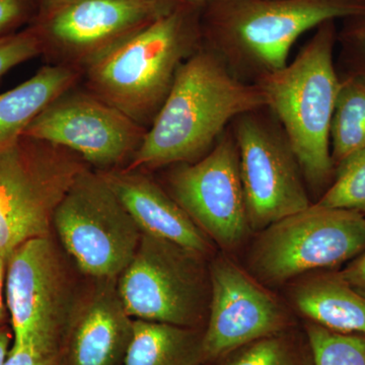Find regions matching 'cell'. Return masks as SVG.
Here are the masks:
<instances>
[{"label": "cell", "instance_id": "6da1fadb", "mask_svg": "<svg viewBox=\"0 0 365 365\" xmlns=\"http://www.w3.org/2000/svg\"><path fill=\"white\" fill-rule=\"evenodd\" d=\"M265 107L256 83L235 76L215 51L200 46L180 66L127 170L195 163L212 150L230 121Z\"/></svg>", "mask_w": 365, "mask_h": 365}, {"label": "cell", "instance_id": "7a4b0ae2", "mask_svg": "<svg viewBox=\"0 0 365 365\" xmlns=\"http://www.w3.org/2000/svg\"><path fill=\"white\" fill-rule=\"evenodd\" d=\"M364 11L360 0H210L201 28L206 46L232 73L255 81L287 66L290 49L307 31Z\"/></svg>", "mask_w": 365, "mask_h": 365}, {"label": "cell", "instance_id": "3957f363", "mask_svg": "<svg viewBox=\"0 0 365 365\" xmlns=\"http://www.w3.org/2000/svg\"><path fill=\"white\" fill-rule=\"evenodd\" d=\"M202 9L177 7L86 67L88 91L148 129L180 66L202 46Z\"/></svg>", "mask_w": 365, "mask_h": 365}, {"label": "cell", "instance_id": "277c9868", "mask_svg": "<svg viewBox=\"0 0 365 365\" xmlns=\"http://www.w3.org/2000/svg\"><path fill=\"white\" fill-rule=\"evenodd\" d=\"M334 21L319 25L292 63L254 81L280 122L304 181L314 191L325 188L335 169L330 132L341 81L333 61Z\"/></svg>", "mask_w": 365, "mask_h": 365}, {"label": "cell", "instance_id": "5b68a950", "mask_svg": "<svg viewBox=\"0 0 365 365\" xmlns=\"http://www.w3.org/2000/svg\"><path fill=\"white\" fill-rule=\"evenodd\" d=\"M72 151L31 137L0 150V255L50 237L56 209L85 165Z\"/></svg>", "mask_w": 365, "mask_h": 365}, {"label": "cell", "instance_id": "8992f818", "mask_svg": "<svg viewBox=\"0 0 365 365\" xmlns=\"http://www.w3.org/2000/svg\"><path fill=\"white\" fill-rule=\"evenodd\" d=\"M117 292L133 319L204 329L210 302V277L204 257L179 245L143 234Z\"/></svg>", "mask_w": 365, "mask_h": 365}, {"label": "cell", "instance_id": "52a82bcc", "mask_svg": "<svg viewBox=\"0 0 365 365\" xmlns=\"http://www.w3.org/2000/svg\"><path fill=\"white\" fill-rule=\"evenodd\" d=\"M365 252V217L319 203L261 230L249 257L257 280L282 284L314 271L332 270Z\"/></svg>", "mask_w": 365, "mask_h": 365}, {"label": "cell", "instance_id": "ba28073f", "mask_svg": "<svg viewBox=\"0 0 365 365\" xmlns=\"http://www.w3.org/2000/svg\"><path fill=\"white\" fill-rule=\"evenodd\" d=\"M53 227L79 270L105 281L123 272L143 237L101 173L86 168L56 209Z\"/></svg>", "mask_w": 365, "mask_h": 365}, {"label": "cell", "instance_id": "9c48e42d", "mask_svg": "<svg viewBox=\"0 0 365 365\" xmlns=\"http://www.w3.org/2000/svg\"><path fill=\"white\" fill-rule=\"evenodd\" d=\"M4 295L11 346L60 350L72 307L66 270L51 237L24 242L7 258Z\"/></svg>", "mask_w": 365, "mask_h": 365}, {"label": "cell", "instance_id": "30bf717a", "mask_svg": "<svg viewBox=\"0 0 365 365\" xmlns=\"http://www.w3.org/2000/svg\"><path fill=\"white\" fill-rule=\"evenodd\" d=\"M234 121L250 228L261 232L312 205L304 178L284 132L258 115Z\"/></svg>", "mask_w": 365, "mask_h": 365}, {"label": "cell", "instance_id": "8fae6325", "mask_svg": "<svg viewBox=\"0 0 365 365\" xmlns=\"http://www.w3.org/2000/svg\"><path fill=\"white\" fill-rule=\"evenodd\" d=\"M169 181L173 198L209 239L227 251L241 246L251 228L232 131L201 160L180 163Z\"/></svg>", "mask_w": 365, "mask_h": 365}, {"label": "cell", "instance_id": "7c38bea8", "mask_svg": "<svg viewBox=\"0 0 365 365\" xmlns=\"http://www.w3.org/2000/svg\"><path fill=\"white\" fill-rule=\"evenodd\" d=\"M148 129L88 91L62 93L23 136L61 146L105 170L133 158Z\"/></svg>", "mask_w": 365, "mask_h": 365}, {"label": "cell", "instance_id": "4fadbf2b", "mask_svg": "<svg viewBox=\"0 0 365 365\" xmlns=\"http://www.w3.org/2000/svg\"><path fill=\"white\" fill-rule=\"evenodd\" d=\"M210 302L203 329L204 365L254 341L294 329V319L275 295L225 257L209 268Z\"/></svg>", "mask_w": 365, "mask_h": 365}, {"label": "cell", "instance_id": "5bb4252c", "mask_svg": "<svg viewBox=\"0 0 365 365\" xmlns=\"http://www.w3.org/2000/svg\"><path fill=\"white\" fill-rule=\"evenodd\" d=\"M179 6L172 0H76L37 16L34 26L44 51L86 67Z\"/></svg>", "mask_w": 365, "mask_h": 365}, {"label": "cell", "instance_id": "9a60e30c", "mask_svg": "<svg viewBox=\"0 0 365 365\" xmlns=\"http://www.w3.org/2000/svg\"><path fill=\"white\" fill-rule=\"evenodd\" d=\"M111 281L71 309L60 346L64 365H123L133 319Z\"/></svg>", "mask_w": 365, "mask_h": 365}, {"label": "cell", "instance_id": "2e32d148", "mask_svg": "<svg viewBox=\"0 0 365 365\" xmlns=\"http://www.w3.org/2000/svg\"><path fill=\"white\" fill-rule=\"evenodd\" d=\"M143 234L179 245L205 258L212 251L207 235L157 184L130 170H100Z\"/></svg>", "mask_w": 365, "mask_h": 365}, {"label": "cell", "instance_id": "e0dca14e", "mask_svg": "<svg viewBox=\"0 0 365 365\" xmlns=\"http://www.w3.org/2000/svg\"><path fill=\"white\" fill-rule=\"evenodd\" d=\"M292 299L307 321L335 332L365 335V297L338 271H314L304 276L292 287Z\"/></svg>", "mask_w": 365, "mask_h": 365}, {"label": "cell", "instance_id": "ac0fdd59", "mask_svg": "<svg viewBox=\"0 0 365 365\" xmlns=\"http://www.w3.org/2000/svg\"><path fill=\"white\" fill-rule=\"evenodd\" d=\"M79 71L69 64L42 67L35 76L0 93V150L16 143L29 125L76 85Z\"/></svg>", "mask_w": 365, "mask_h": 365}, {"label": "cell", "instance_id": "d6986e66", "mask_svg": "<svg viewBox=\"0 0 365 365\" xmlns=\"http://www.w3.org/2000/svg\"><path fill=\"white\" fill-rule=\"evenodd\" d=\"M203 329L133 319L123 365H204Z\"/></svg>", "mask_w": 365, "mask_h": 365}, {"label": "cell", "instance_id": "ffe728a7", "mask_svg": "<svg viewBox=\"0 0 365 365\" xmlns=\"http://www.w3.org/2000/svg\"><path fill=\"white\" fill-rule=\"evenodd\" d=\"M334 167L365 148V74L341 81L330 132Z\"/></svg>", "mask_w": 365, "mask_h": 365}, {"label": "cell", "instance_id": "44dd1931", "mask_svg": "<svg viewBox=\"0 0 365 365\" xmlns=\"http://www.w3.org/2000/svg\"><path fill=\"white\" fill-rule=\"evenodd\" d=\"M217 365H313L306 335L294 329L254 341L215 361Z\"/></svg>", "mask_w": 365, "mask_h": 365}, {"label": "cell", "instance_id": "7402d4cb", "mask_svg": "<svg viewBox=\"0 0 365 365\" xmlns=\"http://www.w3.org/2000/svg\"><path fill=\"white\" fill-rule=\"evenodd\" d=\"M313 365H365V335L335 332L307 321L304 324Z\"/></svg>", "mask_w": 365, "mask_h": 365}, {"label": "cell", "instance_id": "603a6c76", "mask_svg": "<svg viewBox=\"0 0 365 365\" xmlns=\"http://www.w3.org/2000/svg\"><path fill=\"white\" fill-rule=\"evenodd\" d=\"M318 203L365 215V148L353 153L336 167L335 181Z\"/></svg>", "mask_w": 365, "mask_h": 365}, {"label": "cell", "instance_id": "cb8c5ba5", "mask_svg": "<svg viewBox=\"0 0 365 365\" xmlns=\"http://www.w3.org/2000/svg\"><path fill=\"white\" fill-rule=\"evenodd\" d=\"M44 52V45L35 26L19 33L0 36V78L24 62Z\"/></svg>", "mask_w": 365, "mask_h": 365}, {"label": "cell", "instance_id": "d4e9b609", "mask_svg": "<svg viewBox=\"0 0 365 365\" xmlns=\"http://www.w3.org/2000/svg\"><path fill=\"white\" fill-rule=\"evenodd\" d=\"M4 365H64L61 351L11 346Z\"/></svg>", "mask_w": 365, "mask_h": 365}, {"label": "cell", "instance_id": "484cf974", "mask_svg": "<svg viewBox=\"0 0 365 365\" xmlns=\"http://www.w3.org/2000/svg\"><path fill=\"white\" fill-rule=\"evenodd\" d=\"M31 0H0V36L20 25L30 11Z\"/></svg>", "mask_w": 365, "mask_h": 365}, {"label": "cell", "instance_id": "4316f807", "mask_svg": "<svg viewBox=\"0 0 365 365\" xmlns=\"http://www.w3.org/2000/svg\"><path fill=\"white\" fill-rule=\"evenodd\" d=\"M338 272L353 289L365 297V252Z\"/></svg>", "mask_w": 365, "mask_h": 365}, {"label": "cell", "instance_id": "83f0119b", "mask_svg": "<svg viewBox=\"0 0 365 365\" xmlns=\"http://www.w3.org/2000/svg\"><path fill=\"white\" fill-rule=\"evenodd\" d=\"M354 23L348 31V39L359 49L360 54L365 58V11L364 13L352 16Z\"/></svg>", "mask_w": 365, "mask_h": 365}, {"label": "cell", "instance_id": "f1b7e54d", "mask_svg": "<svg viewBox=\"0 0 365 365\" xmlns=\"http://www.w3.org/2000/svg\"><path fill=\"white\" fill-rule=\"evenodd\" d=\"M6 261L0 255V326L6 325L7 314L6 295H4V283H6Z\"/></svg>", "mask_w": 365, "mask_h": 365}, {"label": "cell", "instance_id": "f546056e", "mask_svg": "<svg viewBox=\"0 0 365 365\" xmlns=\"http://www.w3.org/2000/svg\"><path fill=\"white\" fill-rule=\"evenodd\" d=\"M13 345V332L9 326H0V365H4Z\"/></svg>", "mask_w": 365, "mask_h": 365}, {"label": "cell", "instance_id": "4dcf8cb0", "mask_svg": "<svg viewBox=\"0 0 365 365\" xmlns=\"http://www.w3.org/2000/svg\"><path fill=\"white\" fill-rule=\"evenodd\" d=\"M37 1L38 4H39V14H38V16H40L50 13V11L58 9L60 6L76 1V0H37Z\"/></svg>", "mask_w": 365, "mask_h": 365}, {"label": "cell", "instance_id": "1f68e13d", "mask_svg": "<svg viewBox=\"0 0 365 365\" xmlns=\"http://www.w3.org/2000/svg\"><path fill=\"white\" fill-rule=\"evenodd\" d=\"M173 1L177 2L178 4H181V6H188L203 9V7L205 6L210 0H173Z\"/></svg>", "mask_w": 365, "mask_h": 365}, {"label": "cell", "instance_id": "d6a6232c", "mask_svg": "<svg viewBox=\"0 0 365 365\" xmlns=\"http://www.w3.org/2000/svg\"><path fill=\"white\" fill-rule=\"evenodd\" d=\"M360 1H365V0H360Z\"/></svg>", "mask_w": 365, "mask_h": 365}]
</instances>
